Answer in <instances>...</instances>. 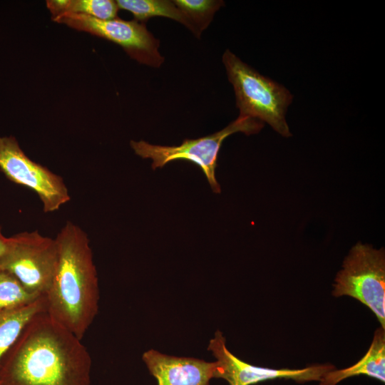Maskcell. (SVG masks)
<instances>
[{"instance_id":"12","label":"cell","mask_w":385,"mask_h":385,"mask_svg":"<svg viewBox=\"0 0 385 385\" xmlns=\"http://www.w3.org/2000/svg\"><path fill=\"white\" fill-rule=\"evenodd\" d=\"M43 312H46L45 295L27 305L0 311V359L17 339L28 322Z\"/></svg>"},{"instance_id":"16","label":"cell","mask_w":385,"mask_h":385,"mask_svg":"<svg viewBox=\"0 0 385 385\" xmlns=\"http://www.w3.org/2000/svg\"><path fill=\"white\" fill-rule=\"evenodd\" d=\"M175 4L189 19L197 34L210 25L216 11L223 5L220 0H174Z\"/></svg>"},{"instance_id":"7","label":"cell","mask_w":385,"mask_h":385,"mask_svg":"<svg viewBox=\"0 0 385 385\" xmlns=\"http://www.w3.org/2000/svg\"><path fill=\"white\" fill-rule=\"evenodd\" d=\"M52 19L115 43L140 63L158 68L164 62V57L159 52L158 39L147 29L144 24L135 20L125 21L118 18L101 20L71 13L61 14Z\"/></svg>"},{"instance_id":"15","label":"cell","mask_w":385,"mask_h":385,"mask_svg":"<svg viewBox=\"0 0 385 385\" xmlns=\"http://www.w3.org/2000/svg\"><path fill=\"white\" fill-rule=\"evenodd\" d=\"M41 296L29 292L12 274L0 269V311L27 305Z\"/></svg>"},{"instance_id":"5","label":"cell","mask_w":385,"mask_h":385,"mask_svg":"<svg viewBox=\"0 0 385 385\" xmlns=\"http://www.w3.org/2000/svg\"><path fill=\"white\" fill-rule=\"evenodd\" d=\"M335 297L349 296L367 307L385 329V253L358 242L345 257L333 284Z\"/></svg>"},{"instance_id":"2","label":"cell","mask_w":385,"mask_h":385,"mask_svg":"<svg viewBox=\"0 0 385 385\" xmlns=\"http://www.w3.org/2000/svg\"><path fill=\"white\" fill-rule=\"evenodd\" d=\"M55 239L58 262L45 294L46 312L82 339L98 314L100 298L90 241L87 234L70 221Z\"/></svg>"},{"instance_id":"11","label":"cell","mask_w":385,"mask_h":385,"mask_svg":"<svg viewBox=\"0 0 385 385\" xmlns=\"http://www.w3.org/2000/svg\"><path fill=\"white\" fill-rule=\"evenodd\" d=\"M366 375L385 382V329H376L366 354L354 365L343 369H332L319 381V385H337L355 376Z\"/></svg>"},{"instance_id":"14","label":"cell","mask_w":385,"mask_h":385,"mask_svg":"<svg viewBox=\"0 0 385 385\" xmlns=\"http://www.w3.org/2000/svg\"><path fill=\"white\" fill-rule=\"evenodd\" d=\"M46 6L52 18L65 13L89 16L101 20L117 18L119 9L112 0H49Z\"/></svg>"},{"instance_id":"4","label":"cell","mask_w":385,"mask_h":385,"mask_svg":"<svg viewBox=\"0 0 385 385\" xmlns=\"http://www.w3.org/2000/svg\"><path fill=\"white\" fill-rule=\"evenodd\" d=\"M264 125L265 123L257 119L239 115L222 130L197 139H185L180 145H158L144 140H131L130 144L136 155L152 160L153 170L178 160L195 164L205 175L213 192L220 193L221 188L215 177V170L223 141L238 132L248 135L258 133Z\"/></svg>"},{"instance_id":"17","label":"cell","mask_w":385,"mask_h":385,"mask_svg":"<svg viewBox=\"0 0 385 385\" xmlns=\"http://www.w3.org/2000/svg\"><path fill=\"white\" fill-rule=\"evenodd\" d=\"M8 242V237L4 235L0 227V257L2 255L6 247Z\"/></svg>"},{"instance_id":"1","label":"cell","mask_w":385,"mask_h":385,"mask_svg":"<svg viewBox=\"0 0 385 385\" xmlns=\"http://www.w3.org/2000/svg\"><path fill=\"white\" fill-rule=\"evenodd\" d=\"M91 358L46 312L34 317L0 359V385H90Z\"/></svg>"},{"instance_id":"8","label":"cell","mask_w":385,"mask_h":385,"mask_svg":"<svg viewBox=\"0 0 385 385\" xmlns=\"http://www.w3.org/2000/svg\"><path fill=\"white\" fill-rule=\"evenodd\" d=\"M0 170L11 182L38 196L44 212H53L71 197L62 178L31 160L14 136L0 137Z\"/></svg>"},{"instance_id":"10","label":"cell","mask_w":385,"mask_h":385,"mask_svg":"<svg viewBox=\"0 0 385 385\" xmlns=\"http://www.w3.org/2000/svg\"><path fill=\"white\" fill-rule=\"evenodd\" d=\"M158 385H210L214 378L215 361L162 354L155 349L142 356Z\"/></svg>"},{"instance_id":"9","label":"cell","mask_w":385,"mask_h":385,"mask_svg":"<svg viewBox=\"0 0 385 385\" xmlns=\"http://www.w3.org/2000/svg\"><path fill=\"white\" fill-rule=\"evenodd\" d=\"M216 359L214 378L225 379L230 385H252L271 379H292L298 383L319 381L332 364H317L299 369H271L255 366L240 360L226 346L222 333L217 330L208 345Z\"/></svg>"},{"instance_id":"6","label":"cell","mask_w":385,"mask_h":385,"mask_svg":"<svg viewBox=\"0 0 385 385\" xmlns=\"http://www.w3.org/2000/svg\"><path fill=\"white\" fill-rule=\"evenodd\" d=\"M58 255L56 239L38 231L22 232L8 237L0 257V269L12 274L29 292L45 295L56 271Z\"/></svg>"},{"instance_id":"3","label":"cell","mask_w":385,"mask_h":385,"mask_svg":"<svg viewBox=\"0 0 385 385\" xmlns=\"http://www.w3.org/2000/svg\"><path fill=\"white\" fill-rule=\"evenodd\" d=\"M222 60L235 91L239 115L266 123L283 137L291 136L286 120L287 108L293 100L290 91L260 74L229 49L225 50Z\"/></svg>"},{"instance_id":"13","label":"cell","mask_w":385,"mask_h":385,"mask_svg":"<svg viewBox=\"0 0 385 385\" xmlns=\"http://www.w3.org/2000/svg\"><path fill=\"white\" fill-rule=\"evenodd\" d=\"M115 1L119 9L131 12L137 21H147L154 16L169 18L183 24L197 38L193 24L173 1L118 0Z\"/></svg>"}]
</instances>
